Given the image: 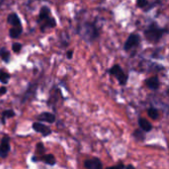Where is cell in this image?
I'll list each match as a JSON object with an SVG mask.
<instances>
[{
    "label": "cell",
    "mask_w": 169,
    "mask_h": 169,
    "mask_svg": "<svg viewBox=\"0 0 169 169\" xmlns=\"http://www.w3.org/2000/svg\"><path fill=\"white\" fill-rule=\"evenodd\" d=\"M37 150H38L39 153H44V152H45V148H44V145H43V143H42L37 144Z\"/></svg>",
    "instance_id": "22"
},
{
    "label": "cell",
    "mask_w": 169,
    "mask_h": 169,
    "mask_svg": "<svg viewBox=\"0 0 169 169\" xmlns=\"http://www.w3.org/2000/svg\"><path fill=\"white\" fill-rule=\"evenodd\" d=\"M9 78H10V75L8 73L3 71V70H0V81L5 84V83L8 82Z\"/></svg>",
    "instance_id": "17"
},
{
    "label": "cell",
    "mask_w": 169,
    "mask_h": 169,
    "mask_svg": "<svg viewBox=\"0 0 169 169\" xmlns=\"http://www.w3.org/2000/svg\"><path fill=\"white\" fill-rule=\"evenodd\" d=\"M55 26V20L53 18H48L46 20V27H51V28H53V27Z\"/></svg>",
    "instance_id": "19"
},
{
    "label": "cell",
    "mask_w": 169,
    "mask_h": 169,
    "mask_svg": "<svg viewBox=\"0 0 169 169\" xmlns=\"http://www.w3.org/2000/svg\"><path fill=\"white\" fill-rule=\"evenodd\" d=\"M136 5L139 8H143V7L148 5V0H136Z\"/></svg>",
    "instance_id": "20"
},
{
    "label": "cell",
    "mask_w": 169,
    "mask_h": 169,
    "mask_svg": "<svg viewBox=\"0 0 169 169\" xmlns=\"http://www.w3.org/2000/svg\"><path fill=\"white\" fill-rule=\"evenodd\" d=\"M0 56L1 58L4 60V62H9V58H10V55H9V51L6 50V48H1L0 50Z\"/></svg>",
    "instance_id": "14"
},
{
    "label": "cell",
    "mask_w": 169,
    "mask_h": 169,
    "mask_svg": "<svg viewBox=\"0 0 169 169\" xmlns=\"http://www.w3.org/2000/svg\"><path fill=\"white\" fill-rule=\"evenodd\" d=\"M145 85L149 89L151 90H156L159 87V80L156 76H152L148 79L145 80Z\"/></svg>",
    "instance_id": "8"
},
{
    "label": "cell",
    "mask_w": 169,
    "mask_h": 169,
    "mask_svg": "<svg viewBox=\"0 0 169 169\" xmlns=\"http://www.w3.org/2000/svg\"><path fill=\"white\" fill-rule=\"evenodd\" d=\"M139 125L141 130H143L144 133H148L152 130V125H151L148 120L143 119V118H139Z\"/></svg>",
    "instance_id": "7"
},
{
    "label": "cell",
    "mask_w": 169,
    "mask_h": 169,
    "mask_svg": "<svg viewBox=\"0 0 169 169\" xmlns=\"http://www.w3.org/2000/svg\"><path fill=\"white\" fill-rule=\"evenodd\" d=\"M48 14H50V10H48L46 7H43L40 12V17H39V20H46L48 18Z\"/></svg>",
    "instance_id": "13"
},
{
    "label": "cell",
    "mask_w": 169,
    "mask_h": 169,
    "mask_svg": "<svg viewBox=\"0 0 169 169\" xmlns=\"http://www.w3.org/2000/svg\"><path fill=\"white\" fill-rule=\"evenodd\" d=\"M84 166L86 167V169H102L103 167L102 162L98 158L88 159L84 162Z\"/></svg>",
    "instance_id": "5"
},
{
    "label": "cell",
    "mask_w": 169,
    "mask_h": 169,
    "mask_svg": "<svg viewBox=\"0 0 169 169\" xmlns=\"http://www.w3.org/2000/svg\"><path fill=\"white\" fill-rule=\"evenodd\" d=\"M134 136L136 139H138L139 141H143L144 139V132L143 131V130L136 129V131L134 132Z\"/></svg>",
    "instance_id": "16"
},
{
    "label": "cell",
    "mask_w": 169,
    "mask_h": 169,
    "mask_svg": "<svg viewBox=\"0 0 169 169\" xmlns=\"http://www.w3.org/2000/svg\"><path fill=\"white\" fill-rule=\"evenodd\" d=\"M148 116L150 117L152 120H157L158 117H159V113L156 109H154V108H150V109H148Z\"/></svg>",
    "instance_id": "15"
},
{
    "label": "cell",
    "mask_w": 169,
    "mask_h": 169,
    "mask_svg": "<svg viewBox=\"0 0 169 169\" xmlns=\"http://www.w3.org/2000/svg\"><path fill=\"white\" fill-rule=\"evenodd\" d=\"M106 169H125V165L123 163H118L117 165L111 166V167H108Z\"/></svg>",
    "instance_id": "23"
},
{
    "label": "cell",
    "mask_w": 169,
    "mask_h": 169,
    "mask_svg": "<svg viewBox=\"0 0 169 169\" xmlns=\"http://www.w3.org/2000/svg\"><path fill=\"white\" fill-rule=\"evenodd\" d=\"M6 92H7V89H6L5 87H1V88H0V95L5 94Z\"/></svg>",
    "instance_id": "24"
},
{
    "label": "cell",
    "mask_w": 169,
    "mask_h": 169,
    "mask_svg": "<svg viewBox=\"0 0 169 169\" xmlns=\"http://www.w3.org/2000/svg\"><path fill=\"white\" fill-rule=\"evenodd\" d=\"M12 48H13V51H15V53H18V51H21L22 45L19 43H15V44H13V46H12Z\"/></svg>",
    "instance_id": "21"
},
{
    "label": "cell",
    "mask_w": 169,
    "mask_h": 169,
    "mask_svg": "<svg viewBox=\"0 0 169 169\" xmlns=\"http://www.w3.org/2000/svg\"><path fill=\"white\" fill-rule=\"evenodd\" d=\"M7 21H8V23H9V24L13 25L14 27H16V26H21L20 19H19V17L17 16L16 14H11V15H9L8 19H7Z\"/></svg>",
    "instance_id": "10"
},
{
    "label": "cell",
    "mask_w": 169,
    "mask_h": 169,
    "mask_svg": "<svg viewBox=\"0 0 169 169\" xmlns=\"http://www.w3.org/2000/svg\"><path fill=\"white\" fill-rule=\"evenodd\" d=\"M33 128L36 132L41 133L43 136H48V134L51 133V129L48 128V126H46V125H44L42 123H35L33 125Z\"/></svg>",
    "instance_id": "6"
},
{
    "label": "cell",
    "mask_w": 169,
    "mask_h": 169,
    "mask_svg": "<svg viewBox=\"0 0 169 169\" xmlns=\"http://www.w3.org/2000/svg\"><path fill=\"white\" fill-rule=\"evenodd\" d=\"M125 169H136V168H134L133 165H128V166L125 167Z\"/></svg>",
    "instance_id": "26"
},
{
    "label": "cell",
    "mask_w": 169,
    "mask_h": 169,
    "mask_svg": "<svg viewBox=\"0 0 169 169\" xmlns=\"http://www.w3.org/2000/svg\"><path fill=\"white\" fill-rule=\"evenodd\" d=\"M3 116L6 117V118H13L15 116V112L13 110H6V111L3 112Z\"/></svg>",
    "instance_id": "18"
},
{
    "label": "cell",
    "mask_w": 169,
    "mask_h": 169,
    "mask_svg": "<svg viewBox=\"0 0 169 169\" xmlns=\"http://www.w3.org/2000/svg\"><path fill=\"white\" fill-rule=\"evenodd\" d=\"M139 41H141V38H139V35H136V34H132V35L129 36L128 40L125 43V50L130 51L131 48H134L136 46H138L139 44Z\"/></svg>",
    "instance_id": "3"
},
{
    "label": "cell",
    "mask_w": 169,
    "mask_h": 169,
    "mask_svg": "<svg viewBox=\"0 0 169 169\" xmlns=\"http://www.w3.org/2000/svg\"><path fill=\"white\" fill-rule=\"evenodd\" d=\"M21 33H22V26L13 27V28L10 30V36L12 37V38H17V37L20 36Z\"/></svg>",
    "instance_id": "12"
},
{
    "label": "cell",
    "mask_w": 169,
    "mask_h": 169,
    "mask_svg": "<svg viewBox=\"0 0 169 169\" xmlns=\"http://www.w3.org/2000/svg\"><path fill=\"white\" fill-rule=\"evenodd\" d=\"M39 121L42 122H48V123H55V116L53 114H51V113H43L42 115H40L39 117Z\"/></svg>",
    "instance_id": "9"
},
{
    "label": "cell",
    "mask_w": 169,
    "mask_h": 169,
    "mask_svg": "<svg viewBox=\"0 0 169 169\" xmlns=\"http://www.w3.org/2000/svg\"><path fill=\"white\" fill-rule=\"evenodd\" d=\"M43 160H44V162H46V164H48V165H53V164H55V158L53 154H46V155H44Z\"/></svg>",
    "instance_id": "11"
},
{
    "label": "cell",
    "mask_w": 169,
    "mask_h": 169,
    "mask_svg": "<svg viewBox=\"0 0 169 169\" xmlns=\"http://www.w3.org/2000/svg\"><path fill=\"white\" fill-rule=\"evenodd\" d=\"M110 74L116 77L121 85H125L128 81V75L124 72V70L122 69L119 64H115L110 68Z\"/></svg>",
    "instance_id": "2"
},
{
    "label": "cell",
    "mask_w": 169,
    "mask_h": 169,
    "mask_svg": "<svg viewBox=\"0 0 169 169\" xmlns=\"http://www.w3.org/2000/svg\"><path fill=\"white\" fill-rule=\"evenodd\" d=\"M163 30L160 29L155 23H152L144 31V37L150 43H157L162 37Z\"/></svg>",
    "instance_id": "1"
},
{
    "label": "cell",
    "mask_w": 169,
    "mask_h": 169,
    "mask_svg": "<svg viewBox=\"0 0 169 169\" xmlns=\"http://www.w3.org/2000/svg\"><path fill=\"white\" fill-rule=\"evenodd\" d=\"M9 151H10V144H9V138L8 136H4L1 141L0 144V156L2 158H5L8 155Z\"/></svg>",
    "instance_id": "4"
},
{
    "label": "cell",
    "mask_w": 169,
    "mask_h": 169,
    "mask_svg": "<svg viewBox=\"0 0 169 169\" xmlns=\"http://www.w3.org/2000/svg\"><path fill=\"white\" fill-rule=\"evenodd\" d=\"M72 53H73V51H67V58H71L72 57Z\"/></svg>",
    "instance_id": "25"
}]
</instances>
